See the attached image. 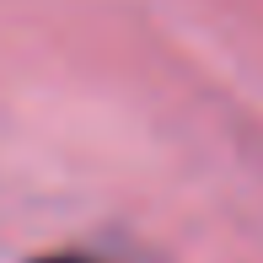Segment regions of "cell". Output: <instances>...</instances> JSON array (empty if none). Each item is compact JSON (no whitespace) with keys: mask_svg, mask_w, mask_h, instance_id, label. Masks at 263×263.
<instances>
[{"mask_svg":"<svg viewBox=\"0 0 263 263\" xmlns=\"http://www.w3.org/2000/svg\"><path fill=\"white\" fill-rule=\"evenodd\" d=\"M38 263H91V258H76V253H54V258H38Z\"/></svg>","mask_w":263,"mask_h":263,"instance_id":"cell-1","label":"cell"}]
</instances>
